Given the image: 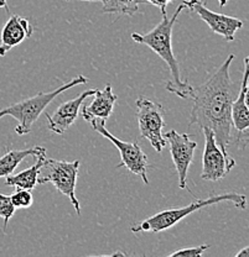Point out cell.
<instances>
[{
  "label": "cell",
  "mask_w": 249,
  "mask_h": 257,
  "mask_svg": "<svg viewBox=\"0 0 249 257\" xmlns=\"http://www.w3.org/2000/svg\"><path fill=\"white\" fill-rule=\"evenodd\" d=\"M234 55H229L218 69L205 83L191 87L187 99L192 100L189 126L197 125L210 128L215 134L216 143L224 154L233 139L232 104L235 99L229 67Z\"/></svg>",
  "instance_id": "1"
},
{
  "label": "cell",
  "mask_w": 249,
  "mask_h": 257,
  "mask_svg": "<svg viewBox=\"0 0 249 257\" xmlns=\"http://www.w3.org/2000/svg\"><path fill=\"white\" fill-rule=\"evenodd\" d=\"M184 9H186V8L181 3L170 19H168L166 14H164L162 15V20L151 31L144 35L134 32V34H132V39L136 44L145 45V46L151 48L168 64L173 80L166 83V89L170 93L180 96V98L187 99V94H189L191 85L181 80L180 68H179L178 60L174 56L173 41H171L173 40V28L176 21H178L179 15L181 14Z\"/></svg>",
  "instance_id": "2"
},
{
  "label": "cell",
  "mask_w": 249,
  "mask_h": 257,
  "mask_svg": "<svg viewBox=\"0 0 249 257\" xmlns=\"http://www.w3.org/2000/svg\"><path fill=\"white\" fill-rule=\"evenodd\" d=\"M221 202H232L235 208L238 209H247L248 202L247 197L243 194H238V193H224V194H212L206 199L195 200L191 204L186 205L183 208H175V209H166V210L160 211V213L155 214V215L149 216L145 220L141 223L133 225L130 227L133 232L138 234V232H161L165 230L170 229L174 225L180 223L183 219L189 216L190 214L195 213V211L200 210V209L205 207H210V205L217 204Z\"/></svg>",
  "instance_id": "3"
},
{
  "label": "cell",
  "mask_w": 249,
  "mask_h": 257,
  "mask_svg": "<svg viewBox=\"0 0 249 257\" xmlns=\"http://www.w3.org/2000/svg\"><path fill=\"white\" fill-rule=\"evenodd\" d=\"M88 79L85 76H77L69 82L65 83L61 87L56 88L55 90L49 93H39V94L31 96V98L21 100L19 103L13 104L8 108L0 109V119L4 116H12L19 122L18 126L15 127V133L18 135H26L31 131L34 122L39 119L40 115L45 111V109L52 103L56 96L60 95L61 93L66 92L69 88H73L74 85L87 84Z\"/></svg>",
  "instance_id": "4"
},
{
  "label": "cell",
  "mask_w": 249,
  "mask_h": 257,
  "mask_svg": "<svg viewBox=\"0 0 249 257\" xmlns=\"http://www.w3.org/2000/svg\"><path fill=\"white\" fill-rule=\"evenodd\" d=\"M42 175H39L37 184L52 183L57 191L66 195L73 205L74 210L81 215V205L76 197V184L79 172V161H60L45 159L41 167Z\"/></svg>",
  "instance_id": "5"
},
{
  "label": "cell",
  "mask_w": 249,
  "mask_h": 257,
  "mask_svg": "<svg viewBox=\"0 0 249 257\" xmlns=\"http://www.w3.org/2000/svg\"><path fill=\"white\" fill-rule=\"evenodd\" d=\"M164 108L161 104L155 103L148 98L136 100V120L141 138L146 139L156 152H161L166 146L162 128L165 127Z\"/></svg>",
  "instance_id": "6"
},
{
  "label": "cell",
  "mask_w": 249,
  "mask_h": 257,
  "mask_svg": "<svg viewBox=\"0 0 249 257\" xmlns=\"http://www.w3.org/2000/svg\"><path fill=\"white\" fill-rule=\"evenodd\" d=\"M90 124L92 125L93 130H95L96 133L101 134L102 136L108 139V140L118 149L122 162H120L119 165H117V168L125 166L130 172L140 177V178L143 179L144 183L149 184L148 157L144 154L143 150L140 149V146L136 143H127V141H123L120 140V139L116 138V136L112 135L108 131V128L106 127V120H101L100 121V119H95L92 120Z\"/></svg>",
  "instance_id": "7"
},
{
  "label": "cell",
  "mask_w": 249,
  "mask_h": 257,
  "mask_svg": "<svg viewBox=\"0 0 249 257\" xmlns=\"http://www.w3.org/2000/svg\"><path fill=\"white\" fill-rule=\"evenodd\" d=\"M205 135V150L202 156V173L205 181L217 182L223 179L235 166V161L229 154H224L216 143L215 134L210 128H202Z\"/></svg>",
  "instance_id": "8"
},
{
  "label": "cell",
  "mask_w": 249,
  "mask_h": 257,
  "mask_svg": "<svg viewBox=\"0 0 249 257\" xmlns=\"http://www.w3.org/2000/svg\"><path fill=\"white\" fill-rule=\"evenodd\" d=\"M183 4L190 12L199 15L211 30L223 37L226 41H233L235 32L243 28V21L240 19L212 12L206 7L203 0H184Z\"/></svg>",
  "instance_id": "9"
},
{
  "label": "cell",
  "mask_w": 249,
  "mask_h": 257,
  "mask_svg": "<svg viewBox=\"0 0 249 257\" xmlns=\"http://www.w3.org/2000/svg\"><path fill=\"white\" fill-rule=\"evenodd\" d=\"M164 136L170 145L171 159L178 171L179 186L181 189H185L187 186V173H189L190 165L194 161L197 143L192 141L187 134H179L175 130L168 131Z\"/></svg>",
  "instance_id": "10"
},
{
  "label": "cell",
  "mask_w": 249,
  "mask_h": 257,
  "mask_svg": "<svg viewBox=\"0 0 249 257\" xmlns=\"http://www.w3.org/2000/svg\"><path fill=\"white\" fill-rule=\"evenodd\" d=\"M96 90H97L96 88L85 90V92L81 93V94L76 96L74 99H71V100H67L65 103L61 104L52 114L45 112V116H46L47 122H49L50 130L52 133L58 134V135H62L65 131L68 130L74 124L77 117H78V112L81 106L83 105V101L88 96L95 95Z\"/></svg>",
  "instance_id": "11"
},
{
  "label": "cell",
  "mask_w": 249,
  "mask_h": 257,
  "mask_svg": "<svg viewBox=\"0 0 249 257\" xmlns=\"http://www.w3.org/2000/svg\"><path fill=\"white\" fill-rule=\"evenodd\" d=\"M33 26L26 18L12 15L2 30L0 42V56H5L12 48L20 45L28 37L33 35Z\"/></svg>",
  "instance_id": "12"
},
{
  "label": "cell",
  "mask_w": 249,
  "mask_h": 257,
  "mask_svg": "<svg viewBox=\"0 0 249 257\" xmlns=\"http://www.w3.org/2000/svg\"><path fill=\"white\" fill-rule=\"evenodd\" d=\"M118 96L112 90V85L107 84L103 90L97 89L95 93V98L90 105H83L82 117L87 122H91L95 119L107 120L114 110Z\"/></svg>",
  "instance_id": "13"
},
{
  "label": "cell",
  "mask_w": 249,
  "mask_h": 257,
  "mask_svg": "<svg viewBox=\"0 0 249 257\" xmlns=\"http://www.w3.org/2000/svg\"><path fill=\"white\" fill-rule=\"evenodd\" d=\"M249 78V56L244 58V74H243L242 84L238 92V95L233 100L232 104V122L233 127L237 133L244 131L249 128V109L245 104V88Z\"/></svg>",
  "instance_id": "14"
},
{
  "label": "cell",
  "mask_w": 249,
  "mask_h": 257,
  "mask_svg": "<svg viewBox=\"0 0 249 257\" xmlns=\"http://www.w3.org/2000/svg\"><path fill=\"white\" fill-rule=\"evenodd\" d=\"M46 156V149L42 146H35L26 150H9L0 157V178L13 175L17 167L26 157Z\"/></svg>",
  "instance_id": "15"
},
{
  "label": "cell",
  "mask_w": 249,
  "mask_h": 257,
  "mask_svg": "<svg viewBox=\"0 0 249 257\" xmlns=\"http://www.w3.org/2000/svg\"><path fill=\"white\" fill-rule=\"evenodd\" d=\"M46 156H40L36 157V163L31 166L30 168L21 172L17 173V175H10L5 179V184L7 186L15 187V188H24L33 191L35 187L37 186V178H39L40 172H41V167L44 165V160Z\"/></svg>",
  "instance_id": "16"
},
{
  "label": "cell",
  "mask_w": 249,
  "mask_h": 257,
  "mask_svg": "<svg viewBox=\"0 0 249 257\" xmlns=\"http://www.w3.org/2000/svg\"><path fill=\"white\" fill-rule=\"evenodd\" d=\"M140 3V0H106L103 3V13L133 16L138 12Z\"/></svg>",
  "instance_id": "17"
},
{
  "label": "cell",
  "mask_w": 249,
  "mask_h": 257,
  "mask_svg": "<svg viewBox=\"0 0 249 257\" xmlns=\"http://www.w3.org/2000/svg\"><path fill=\"white\" fill-rule=\"evenodd\" d=\"M10 199L15 209H28L33 205L34 202L31 191L24 188H17V191L10 195Z\"/></svg>",
  "instance_id": "18"
},
{
  "label": "cell",
  "mask_w": 249,
  "mask_h": 257,
  "mask_svg": "<svg viewBox=\"0 0 249 257\" xmlns=\"http://www.w3.org/2000/svg\"><path fill=\"white\" fill-rule=\"evenodd\" d=\"M14 205H13L12 199H10V195L0 194V218L4 219V225H3V231H7L8 223H9L10 218L14 215L15 213Z\"/></svg>",
  "instance_id": "19"
},
{
  "label": "cell",
  "mask_w": 249,
  "mask_h": 257,
  "mask_svg": "<svg viewBox=\"0 0 249 257\" xmlns=\"http://www.w3.org/2000/svg\"><path fill=\"white\" fill-rule=\"evenodd\" d=\"M208 247H210V245H201L197 247H184L178 251H174L173 253L169 255V257H200L203 255V252Z\"/></svg>",
  "instance_id": "20"
},
{
  "label": "cell",
  "mask_w": 249,
  "mask_h": 257,
  "mask_svg": "<svg viewBox=\"0 0 249 257\" xmlns=\"http://www.w3.org/2000/svg\"><path fill=\"white\" fill-rule=\"evenodd\" d=\"M234 139L235 143L238 144V147H239V149H244L245 146L249 145V128L244 131H240V133H237V131H235Z\"/></svg>",
  "instance_id": "21"
},
{
  "label": "cell",
  "mask_w": 249,
  "mask_h": 257,
  "mask_svg": "<svg viewBox=\"0 0 249 257\" xmlns=\"http://www.w3.org/2000/svg\"><path fill=\"white\" fill-rule=\"evenodd\" d=\"M141 3H149V4L154 5V7L159 8V10L161 12V14H166V7H168L170 3H173V0H140Z\"/></svg>",
  "instance_id": "22"
},
{
  "label": "cell",
  "mask_w": 249,
  "mask_h": 257,
  "mask_svg": "<svg viewBox=\"0 0 249 257\" xmlns=\"http://www.w3.org/2000/svg\"><path fill=\"white\" fill-rule=\"evenodd\" d=\"M237 257H249V245L247 247H244L243 250H240L239 252H237Z\"/></svg>",
  "instance_id": "23"
},
{
  "label": "cell",
  "mask_w": 249,
  "mask_h": 257,
  "mask_svg": "<svg viewBox=\"0 0 249 257\" xmlns=\"http://www.w3.org/2000/svg\"><path fill=\"white\" fill-rule=\"evenodd\" d=\"M244 99H245V104H247V106L249 109V78H248V83H247V88H245Z\"/></svg>",
  "instance_id": "24"
},
{
  "label": "cell",
  "mask_w": 249,
  "mask_h": 257,
  "mask_svg": "<svg viewBox=\"0 0 249 257\" xmlns=\"http://www.w3.org/2000/svg\"><path fill=\"white\" fill-rule=\"evenodd\" d=\"M8 0H0V8H4V9H8Z\"/></svg>",
  "instance_id": "25"
},
{
  "label": "cell",
  "mask_w": 249,
  "mask_h": 257,
  "mask_svg": "<svg viewBox=\"0 0 249 257\" xmlns=\"http://www.w3.org/2000/svg\"><path fill=\"white\" fill-rule=\"evenodd\" d=\"M67 2H71V0H67ZM82 2H91V3H104L106 0H82Z\"/></svg>",
  "instance_id": "26"
},
{
  "label": "cell",
  "mask_w": 249,
  "mask_h": 257,
  "mask_svg": "<svg viewBox=\"0 0 249 257\" xmlns=\"http://www.w3.org/2000/svg\"><path fill=\"white\" fill-rule=\"evenodd\" d=\"M227 2H228V0H218V3H219V5H221V7H224V5H227Z\"/></svg>",
  "instance_id": "27"
}]
</instances>
